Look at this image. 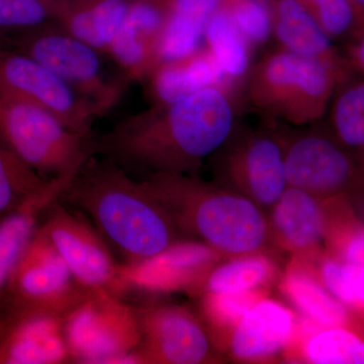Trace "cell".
<instances>
[{
  "label": "cell",
  "mask_w": 364,
  "mask_h": 364,
  "mask_svg": "<svg viewBox=\"0 0 364 364\" xmlns=\"http://www.w3.org/2000/svg\"><path fill=\"white\" fill-rule=\"evenodd\" d=\"M318 196L293 186L273 205L272 226L284 247L308 251L316 247L325 233V217Z\"/></svg>",
  "instance_id": "cell-21"
},
{
  "label": "cell",
  "mask_w": 364,
  "mask_h": 364,
  "mask_svg": "<svg viewBox=\"0 0 364 364\" xmlns=\"http://www.w3.org/2000/svg\"><path fill=\"white\" fill-rule=\"evenodd\" d=\"M305 355L312 363L364 364V342L340 327L327 328L308 339Z\"/></svg>",
  "instance_id": "cell-29"
},
{
  "label": "cell",
  "mask_w": 364,
  "mask_h": 364,
  "mask_svg": "<svg viewBox=\"0 0 364 364\" xmlns=\"http://www.w3.org/2000/svg\"><path fill=\"white\" fill-rule=\"evenodd\" d=\"M65 336L71 363H139L140 322L136 309L109 289L88 291L65 316Z\"/></svg>",
  "instance_id": "cell-7"
},
{
  "label": "cell",
  "mask_w": 364,
  "mask_h": 364,
  "mask_svg": "<svg viewBox=\"0 0 364 364\" xmlns=\"http://www.w3.org/2000/svg\"><path fill=\"white\" fill-rule=\"evenodd\" d=\"M236 95L208 87L171 104L151 105L92 138L91 152L141 178L195 176L233 135Z\"/></svg>",
  "instance_id": "cell-1"
},
{
  "label": "cell",
  "mask_w": 364,
  "mask_h": 364,
  "mask_svg": "<svg viewBox=\"0 0 364 364\" xmlns=\"http://www.w3.org/2000/svg\"><path fill=\"white\" fill-rule=\"evenodd\" d=\"M67 363L65 316L0 301V364Z\"/></svg>",
  "instance_id": "cell-14"
},
{
  "label": "cell",
  "mask_w": 364,
  "mask_h": 364,
  "mask_svg": "<svg viewBox=\"0 0 364 364\" xmlns=\"http://www.w3.org/2000/svg\"><path fill=\"white\" fill-rule=\"evenodd\" d=\"M0 91L16 95L46 111L87 140H92V126L100 112L57 75L37 60L0 46Z\"/></svg>",
  "instance_id": "cell-9"
},
{
  "label": "cell",
  "mask_w": 364,
  "mask_h": 364,
  "mask_svg": "<svg viewBox=\"0 0 364 364\" xmlns=\"http://www.w3.org/2000/svg\"><path fill=\"white\" fill-rule=\"evenodd\" d=\"M287 184L322 198L350 186L358 167L331 132L308 130L284 136Z\"/></svg>",
  "instance_id": "cell-15"
},
{
  "label": "cell",
  "mask_w": 364,
  "mask_h": 364,
  "mask_svg": "<svg viewBox=\"0 0 364 364\" xmlns=\"http://www.w3.org/2000/svg\"><path fill=\"white\" fill-rule=\"evenodd\" d=\"M220 254L198 240H179L156 255L121 263L112 293L140 291L166 294L203 289Z\"/></svg>",
  "instance_id": "cell-12"
},
{
  "label": "cell",
  "mask_w": 364,
  "mask_h": 364,
  "mask_svg": "<svg viewBox=\"0 0 364 364\" xmlns=\"http://www.w3.org/2000/svg\"><path fill=\"white\" fill-rule=\"evenodd\" d=\"M321 274L328 291L340 301L364 305V267L328 260L323 263Z\"/></svg>",
  "instance_id": "cell-34"
},
{
  "label": "cell",
  "mask_w": 364,
  "mask_h": 364,
  "mask_svg": "<svg viewBox=\"0 0 364 364\" xmlns=\"http://www.w3.org/2000/svg\"><path fill=\"white\" fill-rule=\"evenodd\" d=\"M352 72L279 48L251 67L243 91L265 116L306 126L327 114L337 86Z\"/></svg>",
  "instance_id": "cell-4"
},
{
  "label": "cell",
  "mask_w": 364,
  "mask_h": 364,
  "mask_svg": "<svg viewBox=\"0 0 364 364\" xmlns=\"http://www.w3.org/2000/svg\"><path fill=\"white\" fill-rule=\"evenodd\" d=\"M334 41H349L364 30V14L350 0H298Z\"/></svg>",
  "instance_id": "cell-30"
},
{
  "label": "cell",
  "mask_w": 364,
  "mask_h": 364,
  "mask_svg": "<svg viewBox=\"0 0 364 364\" xmlns=\"http://www.w3.org/2000/svg\"><path fill=\"white\" fill-rule=\"evenodd\" d=\"M280 289L309 322L321 327L334 328L340 327L346 321V311L339 299L308 273L289 272L282 279Z\"/></svg>",
  "instance_id": "cell-25"
},
{
  "label": "cell",
  "mask_w": 364,
  "mask_h": 364,
  "mask_svg": "<svg viewBox=\"0 0 364 364\" xmlns=\"http://www.w3.org/2000/svg\"><path fill=\"white\" fill-rule=\"evenodd\" d=\"M272 36L279 48L306 58L350 68L343 53L298 0H274Z\"/></svg>",
  "instance_id": "cell-19"
},
{
  "label": "cell",
  "mask_w": 364,
  "mask_h": 364,
  "mask_svg": "<svg viewBox=\"0 0 364 364\" xmlns=\"http://www.w3.org/2000/svg\"><path fill=\"white\" fill-rule=\"evenodd\" d=\"M131 4L132 0H73L57 23L107 56Z\"/></svg>",
  "instance_id": "cell-22"
},
{
  "label": "cell",
  "mask_w": 364,
  "mask_h": 364,
  "mask_svg": "<svg viewBox=\"0 0 364 364\" xmlns=\"http://www.w3.org/2000/svg\"><path fill=\"white\" fill-rule=\"evenodd\" d=\"M205 23L167 11L158 43V60L176 61L195 54L205 47Z\"/></svg>",
  "instance_id": "cell-31"
},
{
  "label": "cell",
  "mask_w": 364,
  "mask_h": 364,
  "mask_svg": "<svg viewBox=\"0 0 364 364\" xmlns=\"http://www.w3.org/2000/svg\"><path fill=\"white\" fill-rule=\"evenodd\" d=\"M144 82L152 105L178 102L208 87H224L237 95L205 46L186 58L158 64Z\"/></svg>",
  "instance_id": "cell-18"
},
{
  "label": "cell",
  "mask_w": 364,
  "mask_h": 364,
  "mask_svg": "<svg viewBox=\"0 0 364 364\" xmlns=\"http://www.w3.org/2000/svg\"><path fill=\"white\" fill-rule=\"evenodd\" d=\"M274 0H223L225 9L251 47L267 44L272 37Z\"/></svg>",
  "instance_id": "cell-32"
},
{
  "label": "cell",
  "mask_w": 364,
  "mask_h": 364,
  "mask_svg": "<svg viewBox=\"0 0 364 364\" xmlns=\"http://www.w3.org/2000/svg\"><path fill=\"white\" fill-rule=\"evenodd\" d=\"M294 332L291 311L263 298L234 328L230 348L240 360H259L282 350L291 342Z\"/></svg>",
  "instance_id": "cell-17"
},
{
  "label": "cell",
  "mask_w": 364,
  "mask_h": 364,
  "mask_svg": "<svg viewBox=\"0 0 364 364\" xmlns=\"http://www.w3.org/2000/svg\"><path fill=\"white\" fill-rule=\"evenodd\" d=\"M73 0H0V33H18L57 23Z\"/></svg>",
  "instance_id": "cell-28"
},
{
  "label": "cell",
  "mask_w": 364,
  "mask_h": 364,
  "mask_svg": "<svg viewBox=\"0 0 364 364\" xmlns=\"http://www.w3.org/2000/svg\"><path fill=\"white\" fill-rule=\"evenodd\" d=\"M213 157L217 158L220 183H227L261 208H272L289 186L284 136L279 134L250 131L236 138L233 134Z\"/></svg>",
  "instance_id": "cell-8"
},
{
  "label": "cell",
  "mask_w": 364,
  "mask_h": 364,
  "mask_svg": "<svg viewBox=\"0 0 364 364\" xmlns=\"http://www.w3.org/2000/svg\"><path fill=\"white\" fill-rule=\"evenodd\" d=\"M53 179L31 168L0 139V220L42 193Z\"/></svg>",
  "instance_id": "cell-26"
},
{
  "label": "cell",
  "mask_w": 364,
  "mask_h": 364,
  "mask_svg": "<svg viewBox=\"0 0 364 364\" xmlns=\"http://www.w3.org/2000/svg\"><path fill=\"white\" fill-rule=\"evenodd\" d=\"M345 262L356 267H364V229L351 235L343 248Z\"/></svg>",
  "instance_id": "cell-36"
},
{
  "label": "cell",
  "mask_w": 364,
  "mask_h": 364,
  "mask_svg": "<svg viewBox=\"0 0 364 364\" xmlns=\"http://www.w3.org/2000/svg\"><path fill=\"white\" fill-rule=\"evenodd\" d=\"M140 322V363L198 364L213 356L212 339L203 323L178 306L136 308Z\"/></svg>",
  "instance_id": "cell-13"
},
{
  "label": "cell",
  "mask_w": 364,
  "mask_h": 364,
  "mask_svg": "<svg viewBox=\"0 0 364 364\" xmlns=\"http://www.w3.org/2000/svg\"><path fill=\"white\" fill-rule=\"evenodd\" d=\"M183 237L207 244L230 257L258 253L267 245L270 226L262 208L247 196L188 174L142 178Z\"/></svg>",
  "instance_id": "cell-3"
},
{
  "label": "cell",
  "mask_w": 364,
  "mask_h": 364,
  "mask_svg": "<svg viewBox=\"0 0 364 364\" xmlns=\"http://www.w3.org/2000/svg\"><path fill=\"white\" fill-rule=\"evenodd\" d=\"M259 289L237 291V293H208L205 291L202 299L203 318L213 327L233 330L260 299Z\"/></svg>",
  "instance_id": "cell-33"
},
{
  "label": "cell",
  "mask_w": 364,
  "mask_h": 364,
  "mask_svg": "<svg viewBox=\"0 0 364 364\" xmlns=\"http://www.w3.org/2000/svg\"><path fill=\"white\" fill-rule=\"evenodd\" d=\"M0 139L48 178L76 176L92 157L90 142L39 105L0 91Z\"/></svg>",
  "instance_id": "cell-5"
},
{
  "label": "cell",
  "mask_w": 364,
  "mask_h": 364,
  "mask_svg": "<svg viewBox=\"0 0 364 364\" xmlns=\"http://www.w3.org/2000/svg\"><path fill=\"white\" fill-rule=\"evenodd\" d=\"M46 215L39 229L65 261L79 286L88 291L109 289L112 293L121 263L97 228L59 200Z\"/></svg>",
  "instance_id": "cell-11"
},
{
  "label": "cell",
  "mask_w": 364,
  "mask_h": 364,
  "mask_svg": "<svg viewBox=\"0 0 364 364\" xmlns=\"http://www.w3.org/2000/svg\"><path fill=\"white\" fill-rule=\"evenodd\" d=\"M360 13L364 14V0H350Z\"/></svg>",
  "instance_id": "cell-37"
},
{
  "label": "cell",
  "mask_w": 364,
  "mask_h": 364,
  "mask_svg": "<svg viewBox=\"0 0 364 364\" xmlns=\"http://www.w3.org/2000/svg\"><path fill=\"white\" fill-rule=\"evenodd\" d=\"M343 55L351 70L364 77V30L346 43Z\"/></svg>",
  "instance_id": "cell-35"
},
{
  "label": "cell",
  "mask_w": 364,
  "mask_h": 364,
  "mask_svg": "<svg viewBox=\"0 0 364 364\" xmlns=\"http://www.w3.org/2000/svg\"><path fill=\"white\" fill-rule=\"evenodd\" d=\"M75 176L53 179L49 188L42 193L0 220V301L23 251L39 226L41 217L61 198Z\"/></svg>",
  "instance_id": "cell-20"
},
{
  "label": "cell",
  "mask_w": 364,
  "mask_h": 364,
  "mask_svg": "<svg viewBox=\"0 0 364 364\" xmlns=\"http://www.w3.org/2000/svg\"><path fill=\"white\" fill-rule=\"evenodd\" d=\"M205 46L232 87L236 91L243 88L252 67L253 48L225 9H220L208 21Z\"/></svg>",
  "instance_id": "cell-23"
},
{
  "label": "cell",
  "mask_w": 364,
  "mask_h": 364,
  "mask_svg": "<svg viewBox=\"0 0 364 364\" xmlns=\"http://www.w3.org/2000/svg\"><path fill=\"white\" fill-rule=\"evenodd\" d=\"M166 16V0H132L126 21L107 53L130 82H144L159 63L158 43Z\"/></svg>",
  "instance_id": "cell-16"
},
{
  "label": "cell",
  "mask_w": 364,
  "mask_h": 364,
  "mask_svg": "<svg viewBox=\"0 0 364 364\" xmlns=\"http://www.w3.org/2000/svg\"><path fill=\"white\" fill-rule=\"evenodd\" d=\"M330 132L342 146L364 157V77L349 74L337 86L327 112Z\"/></svg>",
  "instance_id": "cell-24"
},
{
  "label": "cell",
  "mask_w": 364,
  "mask_h": 364,
  "mask_svg": "<svg viewBox=\"0 0 364 364\" xmlns=\"http://www.w3.org/2000/svg\"><path fill=\"white\" fill-rule=\"evenodd\" d=\"M9 46L51 69L86 98L100 117L119 104L130 83L121 72L107 68L104 53L74 37L57 23L14 33Z\"/></svg>",
  "instance_id": "cell-6"
},
{
  "label": "cell",
  "mask_w": 364,
  "mask_h": 364,
  "mask_svg": "<svg viewBox=\"0 0 364 364\" xmlns=\"http://www.w3.org/2000/svg\"><path fill=\"white\" fill-rule=\"evenodd\" d=\"M274 267L261 254L234 257L225 264L215 267L203 287L208 293H237L259 289L272 279Z\"/></svg>",
  "instance_id": "cell-27"
},
{
  "label": "cell",
  "mask_w": 364,
  "mask_h": 364,
  "mask_svg": "<svg viewBox=\"0 0 364 364\" xmlns=\"http://www.w3.org/2000/svg\"><path fill=\"white\" fill-rule=\"evenodd\" d=\"M61 198L90 218L123 263L156 255L183 237L145 181L112 163L90 160Z\"/></svg>",
  "instance_id": "cell-2"
},
{
  "label": "cell",
  "mask_w": 364,
  "mask_h": 364,
  "mask_svg": "<svg viewBox=\"0 0 364 364\" xmlns=\"http://www.w3.org/2000/svg\"><path fill=\"white\" fill-rule=\"evenodd\" d=\"M87 293L79 286L65 261L38 226L1 301L66 316Z\"/></svg>",
  "instance_id": "cell-10"
}]
</instances>
